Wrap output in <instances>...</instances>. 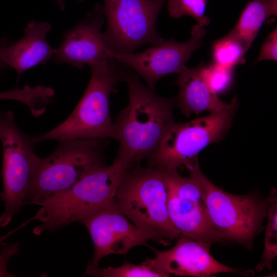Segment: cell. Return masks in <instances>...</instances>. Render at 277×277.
I'll return each mask as SVG.
<instances>
[{"label":"cell","mask_w":277,"mask_h":277,"mask_svg":"<svg viewBox=\"0 0 277 277\" xmlns=\"http://www.w3.org/2000/svg\"><path fill=\"white\" fill-rule=\"evenodd\" d=\"M104 17L102 4L96 3L83 19L64 33L61 45L55 50V63L82 69L86 65L110 58L111 52L101 31Z\"/></svg>","instance_id":"cell-14"},{"label":"cell","mask_w":277,"mask_h":277,"mask_svg":"<svg viewBox=\"0 0 277 277\" xmlns=\"http://www.w3.org/2000/svg\"><path fill=\"white\" fill-rule=\"evenodd\" d=\"M86 274L98 277H168L166 274L141 263L140 265L125 262L122 265L113 267L86 269Z\"/></svg>","instance_id":"cell-20"},{"label":"cell","mask_w":277,"mask_h":277,"mask_svg":"<svg viewBox=\"0 0 277 277\" xmlns=\"http://www.w3.org/2000/svg\"><path fill=\"white\" fill-rule=\"evenodd\" d=\"M112 58L89 65L91 76L78 104L69 116L54 129L34 136L35 144L47 140H116L110 113L109 98L124 81L123 70Z\"/></svg>","instance_id":"cell-4"},{"label":"cell","mask_w":277,"mask_h":277,"mask_svg":"<svg viewBox=\"0 0 277 277\" xmlns=\"http://www.w3.org/2000/svg\"><path fill=\"white\" fill-rule=\"evenodd\" d=\"M269 202L268 206L267 224L264 248L261 260L256 266V270L261 272L265 268L271 269L272 261L277 256V196L276 190L270 189L268 196Z\"/></svg>","instance_id":"cell-19"},{"label":"cell","mask_w":277,"mask_h":277,"mask_svg":"<svg viewBox=\"0 0 277 277\" xmlns=\"http://www.w3.org/2000/svg\"><path fill=\"white\" fill-rule=\"evenodd\" d=\"M205 30L194 25L190 39L184 43L173 38L163 39L139 53L125 54L111 52L110 58L116 63L126 65L146 82L147 86L154 91L157 82L162 77L173 73L180 74L191 54L202 45Z\"/></svg>","instance_id":"cell-11"},{"label":"cell","mask_w":277,"mask_h":277,"mask_svg":"<svg viewBox=\"0 0 277 277\" xmlns=\"http://www.w3.org/2000/svg\"><path fill=\"white\" fill-rule=\"evenodd\" d=\"M248 49L230 31L214 42L211 48L212 62L229 68L245 63L244 55Z\"/></svg>","instance_id":"cell-18"},{"label":"cell","mask_w":277,"mask_h":277,"mask_svg":"<svg viewBox=\"0 0 277 277\" xmlns=\"http://www.w3.org/2000/svg\"><path fill=\"white\" fill-rule=\"evenodd\" d=\"M19 245L18 244L9 245L5 243L3 249L0 252V277H12L14 274L8 272L7 265L10 259L18 253Z\"/></svg>","instance_id":"cell-25"},{"label":"cell","mask_w":277,"mask_h":277,"mask_svg":"<svg viewBox=\"0 0 277 277\" xmlns=\"http://www.w3.org/2000/svg\"><path fill=\"white\" fill-rule=\"evenodd\" d=\"M88 230L94 252L86 269L98 267L104 257L125 254L132 248L148 246V238L116 207L115 203L86 216L81 221Z\"/></svg>","instance_id":"cell-12"},{"label":"cell","mask_w":277,"mask_h":277,"mask_svg":"<svg viewBox=\"0 0 277 277\" xmlns=\"http://www.w3.org/2000/svg\"><path fill=\"white\" fill-rule=\"evenodd\" d=\"M239 104L231 109L175 123L155 151L147 159L149 166L176 169L198 157L207 146L220 142L232 125Z\"/></svg>","instance_id":"cell-9"},{"label":"cell","mask_w":277,"mask_h":277,"mask_svg":"<svg viewBox=\"0 0 277 277\" xmlns=\"http://www.w3.org/2000/svg\"><path fill=\"white\" fill-rule=\"evenodd\" d=\"M78 1H83L84 0H76ZM57 3L61 11H64L65 9V0H54Z\"/></svg>","instance_id":"cell-28"},{"label":"cell","mask_w":277,"mask_h":277,"mask_svg":"<svg viewBox=\"0 0 277 277\" xmlns=\"http://www.w3.org/2000/svg\"><path fill=\"white\" fill-rule=\"evenodd\" d=\"M0 141L3 148L4 185L0 196L5 202L0 226L4 227L24 205L41 158L34 150L33 136L20 129L11 111H0Z\"/></svg>","instance_id":"cell-7"},{"label":"cell","mask_w":277,"mask_h":277,"mask_svg":"<svg viewBox=\"0 0 277 277\" xmlns=\"http://www.w3.org/2000/svg\"><path fill=\"white\" fill-rule=\"evenodd\" d=\"M185 167L198 184L211 224L222 240L236 242L251 250L256 235L264 228L269 199L249 193L236 195L213 184L201 171L198 157Z\"/></svg>","instance_id":"cell-5"},{"label":"cell","mask_w":277,"mask_h":277,"mask_svg":"<svg viewBox=\"0 0 277 277\" xmlns=\"http://www.w3.org/2000/svg\"><path fill=\"white\" fill-rule=\"evenodd\" d=\"M130 167L115 159L89 174L69 189L54 195L37 198L30 204L42 206L34 220L42 223L33 233L59 229L74 222H80L90 214L114 203L118 187Z\"/></svg>","instance_id":"cell-3"},{"label":"cell","mask_w":277,"mask_h":277,"mask_svg":"<svg viewBox=\"0 0 277 277\" xmlns=\"http://www.w3.org/2000/svg\"><path fill=\"white\" fill-rule=\"evenodd\" d=\"M202 74L210 89L216 94L228 90L234 80V68H229L214 62L203 63Z\"/></svg>","instance_id":"cell-22"},{"label":"cell","mask_w":277,"mask_h":277,"mask_svg":"<svg viewBox=\"0 0 277 277\" xmlns=\"http://www.w3.org/2000/svg\"><path fill=\"white\" fill-rule=\"evenodd\" d=\"M277 30L275 27L266 37L262 44L260 52L254 64L262 61H276Z\"/></svg>","instance_id":"cell-24"},{"label":"cell","mask_w":277,"mask_h":277,"mask_svg":"<svg viewBox=\"0 0 277 277\" xmlns=\"http://www.w3.org/2000/svg\"><path fill=\"white\" fill-rule=\"evenodd\" d=\"M276 15L277 0L251 1L242 11L237 24L230 32L249 49L265 21Z\"/></svg>","instance_id":"cell-17"},{"label":"cell","mask_w":277,"mask_h":277,"mask_svg":"<svg viewBox=\"0 0 277 277\" xmlns=\"http://www.w3.org/2000/svg\"><path fill=\"white\" fill-rule=\"evenodd\" d=\"M131 167L121 181L115 206L149 240L168 246L181 233L169 216L163 170L150 166Z\"/></svg>","instance_id":"cell-2"},{"label":"cell","mask_w":277,"mask_h":277,"mask_svg":"<svg viewBox=\"0 0 277 277\" xmlns=\"http://www.w3.org/2000/svg\"><path fill=\"white\" fill-rule=\"evenodd\" d=\"M177 239L173 247L166 251L154 250L155 256L143 262L168 276L207 277L219 273L241 272L240 269L215 260L210 251L212 244L182 234Z\"/></svg>","instance_id":"cell-13"},{"label":"cell","mask_w":277,"mask_h":277,"mask_svg":"<svg viewBox=\"0 0 277 277\" xmlns=\"http://www.w3.org/2000/svg\"><path fill=\"white\" fill-rule=\"evenodd\" d=\"M11 43H12L11 41L7 38L0 40V70L8 68L4 60V54L6 48Z\"/></svg>","instance_id":"cell-26"},{"label":"cell","mask_w":277,"mask_h":277,"mask_svg":"<svg viewBox=\"0 0 277 277\" xmlns=\"http://www.w3.org/2000/svg\"><path fill=\"white\" fill-rule=\"evenodd\" d=\"M29 222V221L28 220L27 221L23 223L22 225H21L20 226H19V227H18L17 228L13 229V230H12L10 231H9L8 233H7L6 234H5L4 235L2 236H1L0 237V245H2L3 244V242L6 240L8 237H9V236H10L12 234H13V233H14L15 231H16L17 230H19V229L22 228V227L25 226L26 225V224L27 225V224Z\"/></svg>","instance_id":"cell-27"},{"label":"cell","mask_w":277,"mask_h":277,"mask_svg":"<svg viewBox=\"0 0 277 277\" xmlns=\"http://www.w3.org/2000/svg\"><path fill=\"white\" fill-rule=\"evenodd\" d=\"M58 142L52 153L41 159L24 204L66 191L105 166L108 138H69Z\"/></svg>","instance_id":"cell-6"},{"label":"cell","mask_w":277,"mask_h":277,"mask_svg":"<svg viewBox=\"0 0 277 277\" xmlns=\"http://www.w3.org/2000/svg\"><path fill=\"white\" fill-rule=\"evenodd\" d=\"M167 0H103L102 11L107 28L102 34L112 53L134 52L145 44L161 41L156 22Z\"/></svg>","instance_id":"cell-8"},{"label":"cell","mask_w":277,"mask_h":277,"mask_svg":"<svg viewBox=\"0 0 277 277\" xmlns=\"http://www.w3.org/2000/svg\"><path fill=\"white\" fill-rule=\"evenodd\" d=\"M162 169L167 188L169 216L181 234L212 244L223 241L211 224L196 182L183 177L176 169Z\"/></svg>","instance_id":"cell-10"},{"label":"cell","mask_w":277,"mask_h":277,"mask_svg":"<svg viewBox=\"0 0 277 277\" xmlns=\"http://www.w3.org/2000/svg\"><path fill=\"white\" fill-rule=\"evenodd\" d=\"M207 0H168V12L173 18L185 15L194 18L202 27L208 25L210 19L205 13Z\"/></svg>","instance_id":"cell-21"},{"label":"cell","mask_w":277,"mask_h":277,"mask_svg":"<svg viewBox=\"0 0 277 277\" xmlns=\"http://www.w3.org/2000/svg\"><path fill=\"white\" fill-rule=\"evenodd\" d=\"M51 28L48 22L32 20L24 29L23 36L6 48L5 62L8 67L15 70L18 77L37 65L45 64L54 54L55 49L46 39Z\"/></svg>","instance_id":"cell-16"},{"label":"cell","mask_w":277,"mask_h":277,"mask_svg":"<svg viewBox=\"0 0 277 277\" xmlns=\"http://www.w3.org/2000/svg\"><path fill=\"white\" fill-rule=\"evenodd\" d=\"M41 92L37 86L34 87L25 85L23 88H14L10 90L0 92V100L17 101L26 105L30 110L35 109L38 105Z\"/></svg>","instance_id":"cell-23"},{"label":"cell","mask_w":277,"mask_h":277,"mask_svg":"<svg viewBox=\"0 0 277 277\" xmlns=\"http://www.w3.org/2000/svg\"><path fill=\"white\" fill-rule=\"evenodd\" d=\"M123 74L129 103L113 123L119 142L116 159L132 166L151 155L176 123V101L157 95L132 70L124 69Z\"/></svg>","instance_id":"cell-1"},{"label":"cell","mask_w":277,"mask_h":277,"mask_svg":"<svg viewBox=\"0 0 277 277\" xmlns=\"http://www.w3.org/2000/svg\"><path fill=\"white\" fill-rule=\"evenodd\" d=\"M203 62H201L194 68L185 67L175 82L179 88L175 97L176 106L187 117L193 113L199 114L204 111H225L239 104L236 96L227 103L210 89L203 76Z\"/></svg>","instance_id":"cell-15"}]
</instances>
